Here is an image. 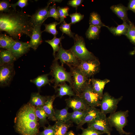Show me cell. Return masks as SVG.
<instances>
[{"instance_id":"44dd1931","label":"cell","mask_w":135,"mask_h":135,"mask_svg":"<svg viewBox=\"0 0 135 135\" xmlns=\"http://www.w3.org/2000/svg\"><path fill=\"white\" fill-rule=\"evenodd\" d=\"M54 89L56 94V98H62L65 96H68L70 97L76 96L71 86L66 82L60 84Z\"/></svg>"},{"instance_id":"4dcf8cb0","label":"cell","mask_w":135,"mask_h":135,"mask_svg":"<svg viewBox=\"0 0 135 135\" xmlns=\"http://www.w3.org/2000/svg\"><path fill=\"white\" fill-rule=\"evenodd\" d=\"M101 28L99 26H90L86 33V38L89 40L98 39Z\"/></svg>"},{"instance_id":"9c48e42d","label":"cell","mask_w":135,"mask_h":135,"mask_svg":"<svg viewBox=\"0 0 135 135\" xmlns=\"http://www.w3.org/2000/svg\"><path fill=\"white\" fill-rule=\"evenodd\" d=\"M100 64L97 58L86 61H80L77 67L86 76L90 78L99 72Z\"/></svg>"},{"instance_id":"d590c367","label":"cell","mask_w":135,"mask_h":135,"mask_svg":"<svg viewBox=\"0 0 135 135\" xmlns=\"http://www.w3.org/2000/svg\"><path fill=\"white\" fill-rule=\"evenodd\" d=\"M126 36L130 41L135 45V26L131 22L129 23V27Z\"/></svg>"},{"instance_id":"836d02e7","label":"cell","mask_w":135,"mask_h":135,"mask_svg":"<svg viewBox=\"0 0 135 135\" xmlns=\"http://www.w3.org/2000/svg\"><path fill=\"white\" fill-rule=\"evenodd\" d=\"M71 24L70 23L68 24L64 20L60 26V29L63 34L64 33L70 37L74 39V37L75 33L72 32L71 30Z\"/></svg>"},{"instance_id":"f35d334b","label":"cell","mask_w":135,"mask_h":135,"mask_svg":"<svg viewBox=\"0 0 135 135\" xmlns=\"http://www.w3.org/2000/svg\"><path fill=\"white\" fill-rule=\"evenodd\" d=\"M50 17L54 18L56 20H60L55 3L52 6L49 7L48 18Z\"/></svg>"},{"instance_id":"3957f363","label":"cell","mask_w":135,"mask_h":135,"mask_svg":"<svg viewBox=\"0 0 135 135\" xmlns=\"http://www.w3.org/2000/svg\"><path fill=\"white\" fill-rule=\"evenodd\" d=\"M50 71L49 74L52 77V82L54 83V88L60 84L68 82L70 85L72 82V74L70 72L66 71L63 66L60 65L58 60H54L50 67Z\"/></svg>"},{"instance_id":"484cf974","label":"cell","mask_w":135,"mask_h":135,"mask_svg":"<svg viewBox=\"0 0 135 135\" xmlns=\"http://www.w3.org/2000/svg\"><path fill=\"white\" fill-rule=\"evenodd\" d=\"M49 75V74H46L39 76L31 80L30 82L34 84L40 90L42 87L47 84H50V82H52L51 80H49L48 78Z\"/></svg>"},{"instance_id":"d6a6232c","label":"cell","mask_w":135,"mask_h":135,"mask_svg":"<svg viewBox=\"0 0 135 135\" xmlns=\"http://www.w3.org/2000/svg\"><path fill=\"white\" fill-rule=\"evenodd\" d=\"M62 34V36L60 38H57L56 36L51 40H46L45 42L50 44L53 50V55L55 58L56 53L58 52L60 48L59 44L61 42L62 40L64 38V36H63Z\"/></svg>"},{"instance_id":"e0dca14e","label":"cell","mask_w":135,"mask_h":135,"mask_svg":"<svg viewBox=\"0 0 135 135\" xmlns=\"http://www.w3.org/2000/svg\"><path fill=\"white\" fill-rule=\"evenodd\" d=\"M100 110L96 107H90L87 110L85 116L82 122L76 126L77 129H81L82 126L86 123H90L95 120L100 116Z\"/></svg>"},{"instance_id":"c3c4849f","label":"cell","mask_w":135,"mask_h":135,"mask_svg":"<svg viewBox=\"0 0 135 135\" xmlns=\"http://www.w3.org/2000/svg\"><path fill=\"white\" fill-rule=\"evenodd\" d=\"M107 135H111L109 133V134H107Z\"/></svg>"},{"instance_id":"60d3db41","label":"cell","mask_w":135,"mask_h":135,"mask_svg":"<svg viewBox=\"0 0 135 135\" xmlns=\"http://www.w3.org/2000/svg\"><path fill=\"white\" fill-rule=\"evenodd\" d=\"M10 4L9 1L8 0H2L0 2V12H1L7 13L10 10Z\"/></svg>"},{"instance_id":"7402d4cb","label":"cell","mask_w":135,"mask_h":135,"mask_svg":"<svg viewBox=\"0 0 135 135\" xmlns=\"http://www.w3.org/2000/svg\"><path fill=\"white\" fill-rule=\"evenodd\" d=\"M56 122L52 126L54 131L55 135H66L68 129L73 126V122L70 120L65 122L59 121Z\"/></svg>"},{"instance_id":"74e56055","label":"cell","mask_w":135,"mask_h":135,"mask_svg":"<svg viewBox=\"0 0 135 135\" xmlns=\"http://www.w3.org/2000/svg\"><path fill=\"white\" fill-rule=\"evenodd\" d=\"M81 129L82 132L78 135H102L104 134L91 126H88L86 128L82 127Z\"/></svg>"},{"instance_id":"603a6c76","label":"cell","mask_w":135,"mask_h":135,"mask_svg":"<svg viewBox=\"0 0 135 135\" xmlns=\"http://www.w3.org/2000/svg\"><path fill=\"white\" fill-rule=\"evenodd\" d=\"M16 60L11 52L7 50H0V66L14 64Z\"/></svg>"},{"instance_id":"8d00e7d4","label":"cell","mask_w":135,"mask_h":135,"mask_svg":"<svg viewBox=\"0 0 135 135\" xmlns=\"http://www.w3.org/2000/svg\"><path fill=\"white\" fill-rule=\"evenodd\" d=\"M57 9L60 19V23L62 22L66 16H69L68 12L70 8L68 6L60 7L58 6Z\"/></svg>"},{"instance_id":"4316f807","label":"cell","mask_w":135,"mask_h":135,"mask_svg":"<svg viewBox=\"0 0 135 135\" xmlns=\"http://www.w3.org/2000/svg\"><path fill=\"white\" fill-rule=\"evenodd\" d=\"M69 108L67 106L61 110H54V117L56 121L66 122L70 120L68 112Z\"/></svg>"},{"instance_id":"30bf717a","label":"cell","mask_w":135,"mask_h":135,"mask_svg":"<svg viewBox=\"0 0 135 135\" xmlns=\"http://www.w3.org/2000/svg\"><path fill=\"white\" fill-rule=\"evenodd\" d=\"M79 96L83 98L90 107L96 108L100 106L102 99L93 90L90 79L89 82Z\"/></svg>"},{"instance_id":"d4e9b609","label":"cell","mask_w":135,"mask_h":135,"mask_svg":"<svg viewBox=\"0 0 135 135\" xmlns=\"http://www.w3.org/2000/svg\"><path fill=\"white\" fill-rule=\"evenodd\" d=\"M46 100V96L40 95L39 92L32 93L28 102L35 107L42 108Z\"/></svg>"},{"instance_id":"bcb514c9","label":"cell","mask_w":135,"mask_h":135,"mask_svg":"<svg viewBox=\"0 0 135 135\" xmlns=\"http://www.w3.org/2000/svg\"><path fill=\"white\" fill-rule=\"evenodd\" d=\"M62 0H50L48 1L47 3V5L49 6L50 4L52 3H54L56 2H61Z\"/></svg>"},{"instance_id":"8992f818","label":"cell","mask_w":135,"mask_h":135,"mask_svg":"<svg viewBox=\"0 0 135 135\" xmlns=\"http://www.w3.org/2000/svg\"><path fill=\"white\" fill-rule=\"evenodd\" d=\"M128 110L119 111L110 114L108 117L111 126L114 127L120 135H129L132 134L125 131L123 129L128 124Z\"/></svg>"},{"instance_id":"1f68e13d","label":"cell","mask_w":135,"mask_h":135,"mask_svg":"<svg viewBox=\"0 0 135 135\" xmlns=\"http://www.w3.org/2000/svg\"><path fill=\"white\" fill-rule=\"evenodd\" d=\"M90 26H99L101 27L106 26L102 21L100 15L96 12H94L90 14L89 21Z\"/></svg>"},{"instance_id":"4fadbf2b","label":"cell","mask_w":135,"mask_h":135,"mask_svg":"<svg viewBox=\"0 0 135 135\" xmlns=\"http://www.w3.org/2000/svg\"><path fill=\"white\" fill-rule=\"evenodd\" d=\"M67 106L73 110H86L90 107L84 100L80 96H76L65 100Z\"/></svg>"},{"instance_id":"f546056e","label":"cell","mask_w":135,"mask_h":135,"mask_svg":"<svg viewBox=\"0 0 135 135\" xmlns=\"http://www.w3.org/2000/svg\"><path fill=\"white\" fill-rule=\"evenodd\" d=\"M35 112L38 119L40 127H44L46 124H49L47 115L42 108L36 107Z\"/></svg>"},{"instance_id":"7bdbcfd3","label":"cell","mask_w":135,"mask_h":135,"mask_svg":"<svg viewBox=\"0 0 135 135\" xmlns=\"http://www.w3.org/2000/svg\"><path fill=\"white\" fill-rule=\"evenodd\" d=\"M28 0H19L16 3L11 4L10 7H12L13 10H16V6H18L22 8L26 6L28 4Z\"/></svg>"},{"instance_id":"cb8c5ba5","label":"cell","mask_w":135,"mask_h":135,"mask_svg":"<svg viewBox=\"0 0 135 135\" xmlns=\"http://www.w3.org/2000/svg\"><path fill=\"white\" fill-rule=\"evenodd\" d=\"M129 27V24L126 22H123L122 24L118 25L116 27H109L107 28L109 31L114 35L120 36H126Z\"/></svg>"},{"instance_id":"ffe728a7","label":"cell","mask_w":135,"mask_h":135,"mask_svg":"<svg viewBox=\"0 0 135 135\" xmlns=\"http://www.w3.org/2000/svg\"><path fill=\"white\" fill-rule=\"evenodd\" d=\"M110 8L112 12L123 21L129 24L131 22L128 18L127 7L121 4L111 6Z\"/></svg>"},{"instance_id":"d6986e66","label":"cell","mask_w":135,"mask_h":135,"mask_svg":"<svg viewBox=\"0 0 135 135\" xmlns=\"http://www.w3.org/2000/svg\"><path fill=\"white\" fill-rule=\"evenodd\" d=\"M90 81L93 90L102 99L104 86L110 82V80L107 79L101 80L92 78L90 79Z\"/></svg>"},{"instance_id":"e575fe53","label":"cell","mask_w":135,"mask_h":135,"mask_svg":"<svg viewBox=\"0 0 135 135\" xmlns=\"http://www.w3.org/2000/svg\"><path fill=\"white\" fill-rule=\"evenodd\" d=\"M60 24V22H55L49 24H44L45 29L42 32H45L52 34L54 36H56L58 34V32L56 28V26Z\"/></svg>"},{"instance_id":"5bb4252c","label":"cell","mask_w":135,"mask_h":135,"mask_svg":"<svg viewBox=\"0 0 135 135\" xmlns=\"http://www.w3.org/2000/svg\"><path fill=\"white\" fill-rule=\"evenodd\" d=\"M30 47L28 42L15 40L14 43L9 50L16 59L27 53Z\"/></svg>"},{"instance_id":"f6af8a7d","label":"cell","mask_w":135,"mask_h":135,"mask_svg":"<svg viewBox=\"0 0 135 135\" xmlns=\"http://www.w3.org/2000/svg\"><path fill=\"white\" fill-rule=\"evenodd\" d=\"M127 7L128 10H131L135 14V0H130Z\"/></svg>"},{"instance_id":"277c9868","label":"cell","mask_w":135,"mask_h":135,"mask_svg":"<svg viewBox=\"0 0 135 135\" xmlns=\"http://www.w3.org/2000/svg\"><path fill=\"white\" fill-rule=\"evenodd\" d=\"M73 39L74 44L70 50L78 60L86 61L97 58L87 49L84 39L82 36L76 34Z\"/></svg>"},{"instance_id":"52a82bcc","label":"cell","mask_w":135,"mask_h":135,"mask_svg":"<svg viewBox=\"0 0 135 135\" xmlns=\"http://www.w3.org/2000/svg\"><path fill=\"white\" fill-rule=\"evenodd\" d=\"M122 98V96H121L116 98L111 96L108 92H104L101 100L100 106L101 112L106 115L116 112L118 105Z\"/></svg>"},{"instance_id":"9a60e30c","label":"cell","mask_w":135,"mask_h":135,"mask_svg":"<svg viewBox=\"0 0 135 135\" xmlns=\"http://www.w3.org/2000/svg\"><path fill=\"white\" fill-rule=\"evenodd\" d=\"M42 24H38L34 26L33 29L30 39L28 43L30 48L36 50L42 42L41 34L42 32L41 30Z\"/></svg>"},{"instance_id":"7a4b0ae2","label":"cell","mask_w":135,"mask_h":135,"mask_svg":"<svg viewBox=\"0 0 135 135\" xmlns=\"http://www.w3.org/2000/svg\"><path fill=\"white\" fill-rule=\"evenodd\" d=\"M36 107L28 102L18 112L14 120L15 131L20 135H39L40 127Z\"/></svg>"},{"instance_id":"6da1fadb","label":"cell","mask_w":135,"mask_h":135,"mask_svg":"<svg viewBox=\"0 0 135 135\" xmlns=\"http://www.w3.org/2000/svg\"><path fill=\"white\" fill-rule=\"evenodd\" d=\"M30 16L22 10H10L8 12H0V31L6 32L15 40H19L24 35L30 38L34 27Z\"/></svg>"},{"instance_id":"8fae6325","label":"cell","mask_w":135,"mask_h":135,"mask_svg":"<svg viewBox=\"0 0 135 135\" xmlns=\"http://www.w3.org/2000/svg\"><path fill=\"white\" fill-rule=\"evenodd\" d=\"M87 124L88 126L92 127L104 134H110L112 130L106 115L101 112L97 118Z\"/></svg>"},{"instance_id":"ab89813d","label":"cell","mask_w":135,"mask_h":135,"mask_svg":"<svg viewBox=\"0 0 135 135\" xmlns=\"http://www.w3.org/2000/svg\"><path fill=\"white\" fill-rule=\"evenodd\" d=\"M71 19V24H74L77 22H80L83 19L84 17V15L81 14L80 13L76 12L69 15Z\"/></svg>"},{"instance_id":"ac0fdd59","label":"cell","mask_w":135,"mask_h":135,"mask_svg":"<svg viewBox=\"0 0 135 135\" xmlns=\"http://www.w3.org/2000/svg\"><path fill=\"white\" fill-rule=\"evenodd\" d=\"M46 97V102L42 108L47 115L48 119L56 122L54 117V110L53 105V102L56 98V95H54Z\"/></svg>"},{"instance_id":"7dc6e473","label":"cell","mask_w":135,"mask_h":135,"mask_svg":"<svg viewBox=\"0 0 135 135\" xmlns=\"http://www.w3.org/2000/svg\"><path fill=\"white\" fill-rule=\"evenodd\" d=\"M66 135H77L72 130H70L68 132Z\"/></svg>"},{"instance_id":"ee69618b","label":"cell","mask_w":135,"mask_h":135,"mask_svg":"<svg viewBox=\"0 0 135 135\" xmlns=\"http://www.w3.org/2000/svg\"><path fill=\"white\" fill-rule=\"evenodd\" d=\"M83 1L82 0H71L68 1L67 4L73 8H76V10L78 6H80Z\"/></svg>"},{"instance_id":"f1b7e54d","label":"cell","mask_w":135,"mask_h":135,"mask_svg":"<svg viewBox=\"0 0 135 135\" xmlns=\"http://www.w3.org/2000/svg\"><path fill=\"white\" fill-rule=\"evenodd\" d=\"M15 40L12 37L6 34L0 35V47L5 50H10L14 44Z\"/></svg>"},{"instance_id":"ba28073f","label":"cell","mask_w":135,"mask_h":135,"mask_svg":"<svg viewBox=\"0 0 135 135\" xmlns=\"http://www.w3.org/2000/svg\"><path fill=\"white\" fill-rule=\"evenodd\" d=\"M54 60H60L62 64L61 65L62 66L64 64H66L69 67L77 66L80 62L70 49L66 50L64 49L61 42L59 50L56 54Z\"/></svg>"},{"instance_id":"83f0119b","label":"cell","mask_w":135,"mask_h":135,"mask_svg":"<svg viewBox=\"0 0 135 135\" xmlns=\"http://www.w3.org/2000/svg\"><path fill=\"white\" fill-rule=\"evenodd\" d=\"M86 110H73L71 113L69 112L70 120L77 125L82 120L87 112Z\"/></svg>"},{"instance_id":"b9f144b4","label":"cell","mask_w":135,"mask_h":135,"mask_svg":"<svg viewBox=\"0 0 135 135\" xmlns=\"http://www.w3.org/2000/svg\"><path fill=\"white\" fill-rule=\"evenodd\" d=\"M44 130L40 132L39 135H55L54 131L53 126L48 124L47 127H43Z\"/></svg>"},{"instance_id":"5b68a950","label":"cell","mask_w":135,"mask_h":135,"mask_svg":"<svg viewBox=\"0 0 135 135\" xmlns=\"http://www.w3.org/2000/svg\"><path fill=\"white\" fill-rule=\"evenodd\" d=\"M72 82L70 85L76 95L79 96L89 82L90 78L86 76L77 66H70Z\"/></svg>"},{"instance_id":"7c38bea8","label":"cell","mask_w":135,"mask_h":135,"mask_svg":"<svg viewBox=\"0 0 135 135\" xmlns=\"http://www.w3.org/2000/svg\"><path fill=\"white\" fill-rule=\"evenodd\" d=\"M15 74L14 64L0 66V85L4 87L9 86Z\"/></svg>"},{"instance_id":"2e32d148","label":"cell","mask_w":135,"mask_h":135,"mask_svg":"<svg viewBox=\"0 0 135 135\" xmlns=\"http://www.w3.org/2000/svg\"><path fill=\"white\" fill-rule=\"evenodd\" d=\"M49 6L37 10L35 13L30 16V20L34 26L42 24L48 18Z\"/></svg>"}]
</instances>
